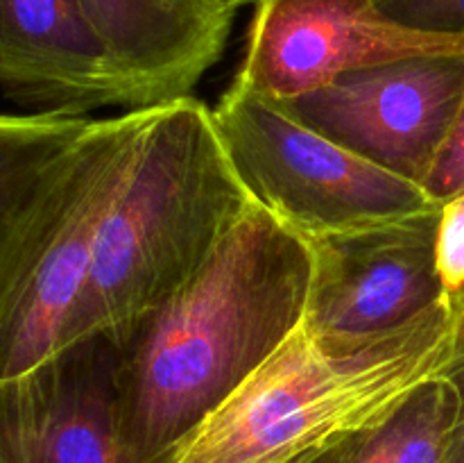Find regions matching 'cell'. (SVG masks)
<instances>
[{
	"label": "cell",
	"instance_id": "6da1fadb",
	"mask_svg": "<svg viewBox=\"0 0 464 463\" xmlns=\"http://www.w3.org/2000/svg\"><path fill=\"white\" fill-rule=\"evenodd\" d=\"M311 277V245L249 204L202 271L121 345L118 416L136 463H168L285 343Z\"/></svg>",
	"mask_w": 464,
	"mask_h": 463
},
{
	"label": "cell",
	"instance_id": "7a4b0ae2",
	"mask_svg": "<svg viewBox=\"0 0 464 463\" xmlns=\"http://www.w3.org/2000/svg\"><path fill=\"white\" fill-rule=\"evenodd\" d=\"M249 204L211 109L193 95L157 104L102 218L66 343L102 334L125 345L202 271Z\"/></svg>",
	"mask_w": 464,
	"mask_h": 463
},
{
	"label": "cell",
	"instance_id": "3957f363",
	"mask_svg": "<svg viewBox=\"0 0 464 463\" xmlns=\"http://www.w3.org/2000/svg\"><path fill=\"white\" fill-rule=\"evenodd\" d=\"M456 304L397 331L335 343L299 325L168 463H311L401 407L447 363Z\"/></svg>",
	"mask_w": 464,
	"mask_h": 463
},
{
	"label": "cell",
	"instance_id": "277c9868",
	"mask_svg": "<svg viewBox=\"0 0 464 463\" xmlns=\"http://www.w3.org/2000/svg\"><path fill=\"white\" fill-rule=\"evenodd\" d=\"M211 113L249 200L306 243L442 207L426 189L335 143L275 100L231 84Z\"/></svg>",
	"mask_w": 464,
	"mask_h": 463
},
{
	"label": "cell",
	"instance_id": "5b68a950",
	"mask_svg": "<svg viewBox=\"0 0 464 463\" xmlns=\"http://www.w3.org/2000/svg\"><path fill=\"white\" fill-rule=\"evenodd\" d=\"M152 112L139 107L89 121L59 162L0 325V379L30 370L66 343L100 225L134 163Z\"/></svg>",
	"mask_w": 464,
	"mask_h": 463
},
{
	"label": "cell",
	"instance_id": "8992f818",
	"mask_svg": "<svg viewBox=\"0 0 464 463\" xmlns=\"http://www.w3.org/2000/svg\"><path fill=\"white\" fill-rule=\"evenodd\" d=\"M464 95V50L356 68L279 103L297 121L426 189Z\"/></svg>",
	"mask_w": 464,
	"mask_h": 463
},
{
	"label": "cell",
	"instance_id": "52a82bcc",
	"mask_svg": "<svg viewBox=\"0 0 464 463\" xmlns=\"http://www.w3.org/2000/svg\"><path fill=\"white\" fill-rule=\"evenodd\" d=\"M440 209L311 241L313 277L304 325L320 339L362 343L420 320L449 300L435 248Z\"/></svg>",
	"mask_w": 464,
	"mask_h": 463
},
{
	"label": "cell",
	"instance_id": "ba28073f",
	"mask_svg": "<svg viewBox=\"0 0 464 463\" xmlns=\"http://www.w3.org/2000/svg\"><path fill=\"white\" fill-rule=\"evenodd\" d=\"M458 50L464 39L408 30L376 0H258L234 86L284 103L356 68Z\"/></svg>",
	"mask_w": 464,
	"mask_h": 463
},
{
	"label": "cell",
	"instance_id": "9c48e42d",
	"mask_svg": "<svg viewBox=\"0 0 464 463\" xmlns=\"http://www.w3.org/2000/svg\"><path fill=\"white\" fill-rule=\"evenodd\" d=\"M121 345L102 334L62 345L0 379V463H136L118 416Z\"/></svg>",
	"mask_w": 464,
	"mask_h": 463
},
{
	"label": "cell",
	"instance_id": "30bf717a",
	"mask_svg": "<svg viewBox=\"0 0 464 463\" xmlns=\"http://www.w3.org/2000/svg\"><path fill=\"white\" fill-rule=\"evenodd\" d=\"M0 89L48 116L136 109L80 0H0Z\"/></svg>",
	"mask_w": 464,
	"mask_h": 463
},
{
	"label": "cell",
	"instance_id": "8fae6325",
	"mask_svg": "<svg viewBox=\"0 0 464 463\" xmlns=\"http://www.w3.org/2000/svg\"><path fill=\"white\" fill-rule=\"evenodd\" d=\"M136 109L188 98L222 57L238 7L229 0H80Z\"/></svg>",
	"mask_w": 464,
	"mask_h": 463
},
{
	"label": "cell",
	"instance_id": "7c38bea8",
	"mask_svg": "<svg viewBox=\"0 0 464 463\" xmlns=\"http://www.w3.org/2000/svg\"><path fill=\"white\" fill-rule=\"evenodd\" d=\"M91 118L0 113V325L12 307L21 257L59 162Z\"/></svg>",
	"mask_w": 464,
	"mask_h": 463
},
{
	"label": "cell",
	"instance_id": "4fadbf2b",
	"mask_svg": "<svg viewBox=\"0 0 464 463\" xmlns=\"http://www.w3.org/2000/svg\"><path fill=\"white\" fill-rule=\"evenodd\" d=\"M453 413L456 393L438 375L383 420L353 431L311 463H444Z\"/></svg>",
	"mask_w": 464,
	"mask_h": 463
},
{
	"label": "cell",
	"instance_id": "5bb4252c",
	"mask_svg": "<svg viewBox=\"0 0 464 463\" xmlns=\"http://www.w3.org/2000/svg\"><path fill=\"white\" fill-rule=\"evenodd\" d=\"M376 5L408 30L464 39V0H376Z\"/></svg>",
	"mask_w": 464,
	"mask_h": 463
},
{
	"label": "cell",
	"instance_id": "9a60e30c",
	"mask_svg": "<svg viewBox=\"0 0 464 463\" xmlns=\"http://www.w3.org/2000/svg\"><path fill=\"white\" fill-rule=\"evenodd\" d=\"M438 271L447 298L464 295V191L442 204L438 221Z\"/></svg>",
	"mask_w": 464,
	"mask_h": 463
},
{
	"label": "cell",
	"instance_id": "2e32d148",
	"mask_svg": "<svg viewBox=\"0 0 464 463\" xmlns=\"http://www.w3.org/2000/svg\"><path fill=\"white\" fill-rule=\"evenodd\" d=\"M453 304H456V320H453L451 348L440 372L456 393V413H453L444 463H464V300H453Z\"/></svg>",
	"mask_w": 464,
	"mask_h": 463
},
{
	"label": "cell",
	"instance_id": "e0dca14e",
	"mask_svg": "<svg viewBox=\"0 0 464 463\" xmlns=\"http://www.w3.org/2000/svg\"><path fill=\"white\" fill-rule=\"evenodd\" d=\"M464 191V95L460 112H458L453 130L449 134L447 145H444L442 154H440L438 163H435L433 172H430L429 182H426V193L440 204L451 200L453 195Z\"/></svg>",
	"mask_w": 464,
	"mask_h": 463
},
{
	"label": "cell",
	"instance_id": "ac0fdd59",
	"mask_svg": "<svg viewBox=\"0 0 464 463\" xmlns=\"http://www.w3.org/2000/svg\"><path fill=\"white\" fill-rule=\"evenodd\" d=\"M231 5H236V7H243V5H247V3H252V0H229Z\"/></svg>",
	"mask_w": 464,
	"mask_h": 463
},
{
	"label": "cell",
	"instance_id": "d6986e66",
	"mask_svg": "<svg viewBox=\"0 0 464 463\" xmlns=\"http://www.w3.org/2000/svg\"><path fill=\"white\" fill-rule=\"evenodd\" d=\"M451 300H464V295H460V298H451Z\"/></svg>",
	"mask_w": 464,
	"mask_h": 463
}]
</instances>
